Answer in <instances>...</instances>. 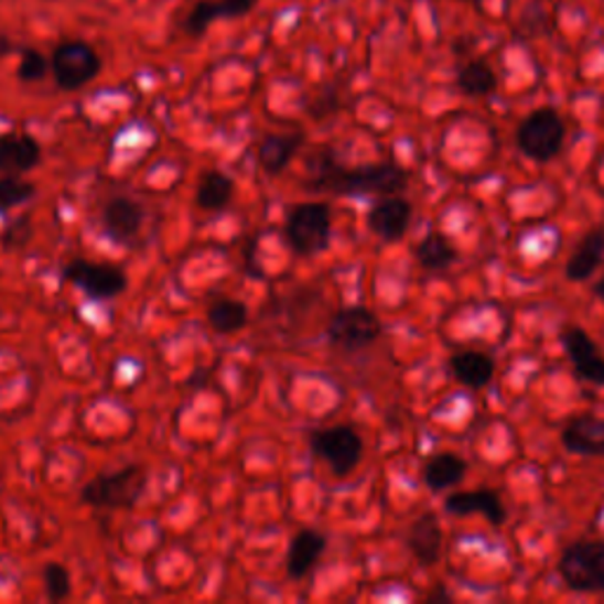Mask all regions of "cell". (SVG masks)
I'll list each match as a JSON object with an SVG mask.
<instances>
[{"label":"cell","instance_id":"obj_1","mask_svg":"<svg viewBox=\"0 0 604 604\" xmlns=\"http://www.w3.org/2000/svg\"><path fill=\"white\" fill-rule=\"evenodd\" d=\"M407 171L395 163H371L362 168H322L314 187L333 194H399L407 187Z\"/></svg>","mask_w":604,"mask_h":604},{"label":"cell","instance_id":"obj_2","mask_svg":"<svg viewBox=\"0 0 604 604\" xmlns=\"http://www.w3.org/2000/svg\"><path fill=\"white\" fill-rule=\"evenodd\" d=\"M558 572L569 591L604 595V543L591 539L569 543L560 556Z\"/></svg>","mask_w":604,"mask_h":604},{"label":"cell","instance_id":"obj_3","mask_svg":"<svg viewBox=\"0 0 604 604\" xmlns=\"http://www.w3.org/2000/svg\"><path fill=\"white\" fill-rule=\"evenodd\" d=\"M50 69L62 90L76 93L103 72V57L86 41H62L50 57Z\"/></svg>","mask_w":604,"mask_h":604},{"label":"cell","instance_id":"obj_4","mask_svg":"<svg viewBox=\"0 0 604 604\" xmlns=\"http://www.w3.org/2000/svg\"><path fill=\"white\" fill-rule=\"evenodd\" d=\"M564 136L567 130H564L562 116L556 109L541 107L531 111L527 119L519 123L517 144L519 149H522V154L529 157L531 161L546 163L560 154Z\"/></svg>","mask_w":604,"mask_h":604},{"label":"cell","instance_id":"obj_5","mask_svg":"<svg viewBox=\"0 0 604 604\" xmlns=\"http://www.w3.org/2000/svg\"><path fill=\"white\" fill-rule=\"evenodd\" d=\"M144 489V470L132 465L114 475H103L83 486V500L93 508H132Z\"/></svg>","mask_w":604,"mask_h":604},{"label":"cell","instance_id":"obj_6","mask_svg":"<svg viewBox=\"0 0 604 604\" xmlns=\"http://www.w3.org/2000/svg\"><path fill=\"white\" fill-rule=\"evenodd\" d=\"M287 239L300 256H316L331 239V211L326 204H300L287 220Z\"/></svg>","mask_w":604,"mask_h":604},{"label":"cell","instance_id":"obj_7","mask_svg":"<svg viewBox=\"0 0 604 604\" xmlns=\"http://www.w3.org/2000/svg\"><path fill=\"white\" fill-rule=\"evenodd\" d=\"M312 449L335 477H347L362 461L364 442L359 432L349 425H335L312 434Z\"/></svg>","mask_w":604,"mask_h":604},{"label":"cell","instance_id":"obj_8","mask_svg":"<svg viewBox=\"0 0 604 604\" xmlns=\"http://www.w3.org/2000/svg\"><path fill=\"white\" fill-rule=\"evenodd\" d=\"M380 331V319L371 310L347 308L331 319L328 338L333 345H338L347 352H359L371 347L378 341Z\"/></svg>","mask_w":604,"mask_h":604},{"label":"cell","instance_id":"obj_9","mask_svg":"<svg viewBox=\"0 0 604 604\" xmlns=\"http://www.w3.org/2000/svg\"><path fill=\"white\" fill-rule=\"evenodd\" d=\"M64 277L80 287L95 300H109L126 291V274L114 265H99L88 260H74L66 265Z\"/></svg>","mask_w":604,"mask_h":604},{"label":"cell","instance_id":"obj_10","mask_svg":"<svg viewBox=\"0 0 604 604\" xmlns=\"http://www.w3.org/2000/svg\"><path fill=\"white\" fill-rule=\"evenodd\" d=\"M562 345L579 378L595 385H604V357L589 331H583L579 326H567L562 331Z\"/></svg>","mask_w":604,"mask_h":604},{"label":"cell","instance_id":"obj_11","mask_svg":"<svg viewBox=\"0 0 604 604\" xmlns=\"http://www.w3.org/2000/svg\"><path fill=\"white\" fill-rule=\"evenodd\" d=\"M411 223V204L397 194L382 196L368 213V229L382 241H399Z\"/></svg>","mask_w":604,"mask_h":604},{"label":"cell","instance_id":"obj_12","mask_svg":"<svg viewBox=\"0 0 604 604\" xmlns=\"http://www.w3.org/2000/svg\"><path fill=\"white\" fill-rule=\"evenodd\" d=\"M562 444L579 456L604 459V421L597 416H576L562 430Z\"/></svg>","mask_w":604,"mask_h":604},{"label":"cell","instance_id":"obj_13","mask_svg":"<svg viewBox=\"0 0 604 604\" xmlns=\"http://www.w3.org/2000/svg\"><path fill=\"white\" fill-rule=\"evenodd\" d=\"M444 508L451 515H482L486 522L492 525H503L506 522V506H503V500L498 498L496 492L492 489H479V492H459L451 494L444 500Z\"/></svg>","mask_w":604,"mask_h":604},{"label":"cell","instance_id":"obj_14","mask_svg":"<svg viewBox=\"0 0 604 604\" xmlns=\"http://www.w3.org/2000/svg\"><path fill=\"white\" fill-rule=\"evenodd\" d=\"M41 161V147L31 136L20 132H8L0 136V173L3 175H22Z\"/></svg>","mask_w":604,"mask_h":604},{"label":"cell","instance_id":"obj_15","mask_svg":"<svg viewBox=\"0 0 604 604\" xmlns=\"http://www.w3.org/2000/svg\"><path fill=\"white\" fill-rule=\"evenodd\" d=\"M602 260H604V227H595L585 234V237L579 241V246L574 248L572 258L567 260L564 277L574 283L591 279L597 272Z\"/></svg>","mask_w":604,"mask_h":604},{"label":"cell","instance_id":"obj_16","mask_svg":"<svg viewBox=\"0 0 604 604\" xmlns=\"http://www.w3.org/2000/svg\"><path fill=\"white\" fill-rule=\"evenodd\" d=\"M449 368H451L453 378L463 382L465 388H473V390L486 388V385L494 380V374H496L494 359L477 349L456 352V355L449 359Z\"/></svg>","mask_w":604,"mask_h":604},{"label":"cell","instance_id":"obj_17","mask_svg":"<svg viewBox=\"0 0 604 604\" xmlns=\"http://www.w3.org/2000/svg\"><path fill=\"white\" fill-rule=\"evenodd\" d=\"M409 550L423 567H430L442 556V527L440 519L432 513H425L416 519L409 529Z\"/></svg>","mask_w":604,"mask_h":604},{"label":"cell","instance_id":"obj_18","mask_svg":"<svg viewBox=\"0 0 604 604\" xmlns=\"http://www.w3.org/2000/svg\"><path fill=\"white\" fill-rule=\"evenodd\" d=\"M142 208L136 201H130L126 196L111 198L109 204L103 211V223H105V231L114 241H128L136 237L142 227Z\"/></svg>","mask_w":604,"mask_h":604},{"label":"cell","instance_id":"obj_19","mask_svg":"<svg viewBox=\"0 0 604 604\" xmlns=\"http://www.w3.org/2000/svg\"><path fill=\"white\" fill-rule=\"evenodd\" d=\"M326 550V536L319 533L314 529H302L298 531L295 539L291 541L289 548V576L291 579H302L308 576L314 564L319 562V558L324 556Z\"/></svg>","mask_w":604,"mask_h":604},{"label":"cell","instance_id":"obj_20","mask_svg":"<svg viewBox=\"0 0 604 604\" xmlns=\"http://www.w3.org/2000/svg\"><path fill=\"white\" fill-rule=\"evenodd\" d=\"M302 142H305L302 132H289V136H274L272 132L258 147V163L265 168V173L277 175L291 163Z\"/></svg>","mask_w":604,"mask_h":604},{"label":"cell","instance_id":"obj_21","mask_svg":"<svg viewBox=\"0 0 604 604\" xmlns=\"http://www.w3.org/2000/svg\"><path fill=\"white\" fill-rule=\"evenodd\" d=\"M467 473V463L459 456V453H438L432 456L423 467V479L428 489L432 492H446L451 486H456Z\"/></svg>","mask_w":604,"mask_h":604},{"label":"cell","instance_id":"obj_22","mask_svg":"<svg viewBox=\"0 0 604 604\" xmlns=\"http://www.w3.org/2000/svg\"><path fill=\"white\" fill-rule=\"evenodd\" d=\"M416 260L428 272H442L449 270L451 262L456 260V248H453L442 234L432 231L416 246Z\"/></svg>","mask_w":604,"mask_h":604},{"label":"cell","instance_id":"obj_23","mask_svg":"<svg viewBox=\"0 0 604 604\" xmlns=\"http://www.w3.org/2000/svg\"><path fill=\"white\" fill-rule=\"evenodd\" d=\"M234 196V182L220 171H211L201 177L196 187V204L204 211H223Z\"/></svg>","mask_w":604,"mask_h":604},{"label":"cell","instance_id":"obj_24","mask_svg":"<svg viewBox=\"0 0 604 604\" xmlns=\"http://www.w3.org/2000/svg\"><path fill=\"white\" fill-rule=\"evenodd\" d=\"M456 86L467 97H486L496 93L498 78L486 62H467L456 76Z\"/></svg>","mask_w":604,"mask_h":604},{"label":"cell","instance_id":"obj_25","mask_svg":"<svg viewBox=\"0 0 604 604\" xmlns=\"http://www.w3.org/2000/svg\"><path fill=\"white\" fill-rule=\"evenodd\" d=\"M208 324L215 333H223V335L237 333L248 324V310L239 300H229V298L215 300L208 308Z\"/></svg>","mask_w":604,"mask_h":604},{"label":"cell","instance_id":"obj_26","mask_svg":"<svg viewBox=\"0 0 604 604\" xmlns=\"http://www.w3.org/2000/svg\"><path fill=\"white\" fill-rule=\"evenodd\" d=\"M217 20H225L220 0H198L190 10L187 20H184V31H187L192 39H201L208 31V26Z\"/></svg>","mask_w":604,"mask_h":604},{"label":"cell","instance_id":"obj_27","mask_svg":"<svg viewBox=\"0 0 604 604\" xmlns=\"http://www.w3.org/2000/svg\"><path fill=\"white\" fill-rule=\"evenodd\" d=\"M33 190L36 187H33L31 182H24L17 175L0 177V213L24 204V201L33 196Z\"/></svg>","mask_w":604,"mask_h":604},{"label":"cell","instance_id":"obj_28","mask_svg":"<svg viewBox=\"0 0 604 604\" xmlns=\"http://www.w3.org/2000/svg\"><path fill=\"white\" fill-rule=\"evenodd\" d=\"M50 69V64L45 60V55L41 53V50H24L22 57H20V66H17V74H20V78L24 83H36V80H43L45 74Z\"/></svg>","mask_w":604,"mask_h":604},{"label":"cell","instance_id":"obj_29","mask_svg":"<svg viewBox=\"0 0 604 604\" xmlns=\"http://www.w3.org/2000/svg\"><path fill=\"white\" fill-rule=\"evenodd\" d=\"M43 579H45V593L50 600L57 602L72 593V576L62 564H55V562L47 564Z\"/></svg>","mask_w":604,"mask_h":604},{"label":"cell","instance_id":"obj_30","mask_svg":"<svg viewBox=\"0 0 604 604\" xmlns=\"http://www.w3.org/2000/svg\"><path fill=\"white\" fill-rule=\"evenodd\" d=\"M225 20H239L258 8V0H220Z\"/></svg>","mask_w":604,"mask_h":604},{"label":"cell","instance_id":"obj_31","mask_svg":"<svg viewBox=\"0 0 604 604\" xmlns=\"http://www.w3.org/2000/svg\"><path fill=\"white\" fill-rule=\"evenodd\" d=\"M595 293H597V298L604 302V274L600 277V281H597V287H595Z\"/></svg>","mask_w":604,"mask_h":604},{"label":"cell","instance_id":"obj_32","mask_svg":"<svg viewBox=\"0 0 604 604\" xmlns=\"http://www.w3.org/2000/svg\"><path fill=\"white\" fill-rule=\"evenodd\" d=\"M430 600H449V593L438 591V593H432V595H430Z\"/></svg>","mask_w":604,"mask_h":604}]
</instances>
